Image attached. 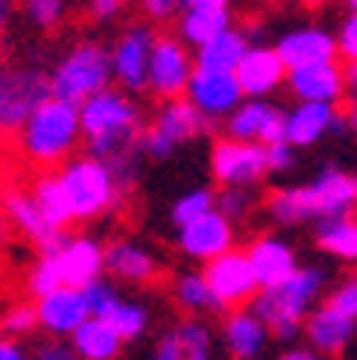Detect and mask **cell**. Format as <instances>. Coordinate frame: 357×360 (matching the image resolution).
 <instances>
[{
    "label": "cell",
    "mask_w": 357,
    "mask_h": 360,
    "mask_svg": "<svg viewBox=\"0 0 357 360\" xmlns=\"http://www.w3.org/2000/svg\"><path fill=\"white\" fill-rule=\"evenodd\" d=\"M79 111V132L86 139V158H96L104 161L118 182L129 189L132 182V172H136V139H139V104L122 93V89H104L96 93L89 100H82V104L75 108Z\"/></svg>",
    "instance_id": "1"
},
{
    "label": "cell",
    "mask_w": 357,
    "mask_h": 360,
    "mask_svg": "<svg viewBox=\"0 0 357 360\" xmlns=\"http://www.w3.org/2000/svg\"><path fill=\"white\" fill-rule=\"evenodd\" d=\"M329 285H332V275L325 264H296V271L282 278L279 285L258 289V296L250 300V314L268 328L272 339L293 342L303 321H308V314L329 292Z\"/></svg>",
    "instance_id": "2"
},
{
    "label": "cell",
    "mask_w": 357,
    "mask_h": 360,
    "mask_svg": "<svg viewBox=\"0 0 357 360\" xmlns=\"http://www.w3.org/2000/svg\"><path fill=\"white\" fill-rule=\"evenodd\" d=\"M79 111L61 100H43V104L18 125V146L36 165H65L79 150Z\"/></svg>",
    "instance_id": "3"
},
{
    "label": "cell",
    "mask_w": 357,
    "mask_h": 360,
    "mask_svg": "<svg viewBox=\"0 0 357 360\" xmlns=\"http://www.w3.org/2000/svg\"><path fill=\"white\" fill-rule=\"evenodd\" d=\"M46 86H50V96L61 100V104H72V108H79L82 100H89L96 93H104L111 86L108 46L96 39H79L46 72Z\"/></svg>",
    "instance_id": "4"
},
{
    "label": "cell",
    "mask_w": 357,
    "mask_h": 360,
    "mask_svg": "<svg viewBox=\"0 0 357 360\" xmlns=\"http://www.w3.org/2000/svg\"><path fill=\"white\" fill-rule=\"evenodd\" d=\"M54 175H58L61 193L68 200L72 221H93V218L111 214L118 207L122 193H125L118 175L104 161H96V158H72Z\"/></svg>",
    "instance_id": "5"
},
{
    "label": "cell",
    "mask_w": 357,
    "mask_h": 360,
    "mask_svg": "<svg viewBox=\"0 0 357 360\" xmlns=\"http://www.w3.org/2000/svg\"><path fill=\"white\" fill-rule=\"evenodd\" d=\"M357 328V282L343 278L336 285H329V292L322 296V303L308 314L303 321V335H308V349L318 356H339Z\"/></svg>",
    "instance_id": "6"
},
{
    "label": "cell",
    "mask_w": 357,
    "mask_h": 360,
    "mask_svg": "<svg viewBox=\"0 0 357 360\" xmlns=\"http://www.w3.org/2000/svg\"><path fill=\"white\" fill-rule=\"evenodd\" d=\"M211 129L208 118H200L186 100H161V108L154 115V122L139 129V139H136V150H143L150 161H168L175 153L193 143V139H203Z\"/></svg>",
    "instance_id": "7"
},
{
    "label": "cell",
    "mask_w": 357,
    "mask_h": 360,
    "mask_svg": "<svg viewBox=\"0 0 357 360\" xmlns=\"http://www.w3.org/2000/svg\"><path fill=\"white\" fill-rule=\"evenodd\" d=\"M43 100H50V86L39 65L0 68V129H18Z\"/></svg>",
    "instance_id": "8"
},
{
    "label": "cell",
    "mask_w": 357,
    "mask_h": 360,
    "mask_svg": "<svg viewBox=\"0 0 357 360\" xmlns=\"http://www.w3.org/2000/svg\"><path fill=\"white\" fill-rule=\"evenodd\" d=\"M203 285L211 292V303L215 311H239L246 307L253 296H258V282H253V271H250V261L243 250H229L215 261L203 264Z\"/></svg>",
    "instance_id": "9"
},
{
    "label": "cell",
    "mask_w": 357,
    "mask_h": 360,
    "mask_svg": "<svg viewBox=\"0 0 357 360\" xmlns=\"http://www.w3.org/2000/svg\"><path fill=\"white\" fill-rule=\"evenodd\" d=\"M265 175H268L265 146L239 143L229 136H222L211 146V179L222 189H258Z\"/></svg>",
    "instance_id": "10"
},
{
    "label": "cell",
    "mask_w": 357,
    "mask_h": 360,
    "mask_svg": "<svg viewBox=\"0 0 357 360\" xmlns=\"http://www.w3.org/2000/svg\"><path fill=\"white\" fill-rule=\"evenodd\" d=\"M193 50L182 46L175 36H154L150 46V61H146V86L161 100H179L186 93V82L193 75Z\"/></svg>",
    "instance_id": "11"
},
{
    "label": "cell",
    "mask_w": 357,
    "mask_h": 360,
    "mask_svg": "<svg viewBox=\"0 0 357 360\" xmlns=\"http://www.w3.org/2000/svg\"><path fill=\"white\" fill-rule=\"evenodd\" d=\"M154 29L150 25H129L115 36L108 46V61H111V82L122 93H143L146 86V61H150V46H154Z\"/></svg>",
    "instance_id": "12"
},
{
    "label": "cell",
    "mask_w": 357,
    "mask_h": 360,
    "mask_svg": "<svg viewBox=\"0 0 357 360\" xmlns=\"http://www.w3.org/2000/svg\"><path fill=\"white\" fill-rule=\"evenodd\" d=\"M50 253V261H54L58 275H61V285H72V289H82L89 285L93 278L104 275V243L96 236H68L61 232L58 243L43 250Z\"/></svg>",
    "instance_id": "13"
},
{
    "label": "cell",
    "mask_w": 357,
    "mask_h": 360,
    "mask_svg": "<svg viewBox=\"0 0 357 360\" xmlns=\"http://www.w3.org/2000/svg\"><path fill=\"white\" fill-rule=\"evenodd\" d=\"M175 246H179L182 257H189V261L208 264L215 257L236 250V225L229 218H222L218 211H208V214L193 218L189 225L175 229Z\"/></svg>",
    "instance_id": "14"
},
{
    "label": "cell",
    "mask_w": 357,
    "mask_h": 360,
    "mask_svg": "<svg viewBox=\"0 0 357 360\" xmlns=\"http://www.w3.org/2000/svg\"><path fill=\"white\" fill-rule=\"evenodd\" d=\"M182 100L208 122H225L236 108H239V86L229 72H203V68H193L189 82H186V93Z\"/></svg>",
    "instance_id": "15"
},
{
    "label": "cell",
    "mask_w": 357,
    "mask_h": 360,
    "mask_svg": "<svg viewBox=\"0 0 357 360\" xmlns=\"http://www.w3.org/2000/svg\"><path fill=\"white\" fill-rule=\"evenodd\" d=\"M311 203L315 221L325 218H353V203H357V179L339 168V165H325L315 172V179L303 186Z\"/></svg>",
    "instance_id": "16"
},
{
    "label": "cell",
    "mask_w": 357,
    "mask_h": 360,
    "mask_svg": "<svg viewBox=\"0 0 357 360\" xmlns=\"http://www.w3.org/2000/svg\"><path fill=\"white\" fill-rule=\"evenodd\" d=\"M343 129H350V115L329 104H293L289 111H282V139L293 150L318 146L325 136Z\"/></svg>",
    "instance_id": "17"
},
{
    "label": "cell",
    "mask_w": 357,
    "mask_h": 360,
    "mask_svg": "<svg viewBox=\"0 0 357 360\" xmlns=\"http://www.w3.org/2000/svg\"><path fill=\"white\" fill-rule=\"evenodd\" d=\"M104 271H111V278L125 285H150L161 275V257L143 239L122 236L104 246Z\"/></svg>",
    "instance_id": "18"
},
{
    "label": "cell",
    "mask_w": 357,
    "mask_h": 360,
    "mask_svg": "<svg viewBox=\"0 0 357 360\" xmlns=\"http://www.w3.org/2000/svg\"><path fill=\"white\" fill-rule=\"evenodd\" d=\"M225 136L253 146H272L282 139V108L272 100H239V108L225 118Z\"/></svg>",
    "instance_id": "19"
},
{
    "label": "cell",
    "mask_w": 357,
    "mask_h": 360,
    "mask_svg": "<svg viewBox=\"0 0 357 360\" xmlns=\"http://www.w3.org/2000/svg\"><path fill=\"white\" fill-rule=\"evenodd\" d=\"M275 54L282 61L286 72H296V68H308V65H325V61H336V43H332V32L322 29V25H293L286 29L279 39H275Z\"/></svg>",
    "instance_id": "20"
},
{
    "label": "cell",
    "mask_w": 357,
    "mask_h": 360,
    "mask_svg": "<svg viewBox=\"0 0 357 360\" xmlns=\"http://www.w3.org/2000/svg\"><path fill=\"white\" fill-rule=\"evenodd\" d=\"M232 79H236L243 100H268L272 93H279L286 86V68H282V61L272 46L250 43V50L243 54Z\"/></svg>",
    "instance_id": "21"
},
{
    "label": "cell",
    "mask_w": 357,
    "mask_h": 360,
    "mask_svg": "<svg viewBox=\"0 0 357 360\" xmlns=\"http://www.w3.org/2000/svg\"><path fill=\"white\" fill-rule=\"evenodd\" d=\"M286 86L296 96V104H329V108H339V100L346 96V72L336 61L308 65V68L286 72Z\"/></svg>",
    "instance_id": "22"
},
{
    "label": "cell",
    "mask_w": 357,
    "mask_h": 360,
    "mask_svg": "<svg viewBox=\"0 0 357 360\" xmlns=\"http://www.w3.org/2000/svg\"><path fill=\"white\" fill-rule=\"evenodd\" d=\"M246 253V261H250V271H253V282H258V289H268V285H279L282 278H289L296 271V250L286 236H258L250 243Z\"/></svg>",
    "instance_id": "23"
},
{
    "label": "cell",
    "mask_w": 357,
    "mask_h": 360,
    "mask_svg": "<svg viewBox=\"0 0 357 360\" xmlns=\"http://www.w3.org/2000/svg\"><path fill=\"white\" fill-rule=\"evenodd\" d=\"M36 311V328H46L54 335V342L61 335H72L89 314H86V303H82V292L72 289V285H61L54 292H46L32 303Z\"/></svg>",
    "instance_id": "24"
},
{
    "label": "cell",
    "mask_w": 357,
    "mask_h": 360,
    "mask_svg": "<svg viewBox=\"0 0 357 360\" xmlns=\"http://www.w3.org/2000/svg\"><path fill=\"white\" fill-rule=\"evenodd\" d=\"M222 342L236 360H261L272 335L268 328L250 314V307H239V311H229L222 321Z\"/></svg>",
    "instance_id": "25"
},
{
    "label": "cell",
    "mask_w": 357,
    "mask_h": 360,
    "mask_svg": "<svg viewBox=\"0 0 357 360\" xmlns=\"http://www.w3.org/2000/svg\"><path fill=\"white\" fill-rule=\"evenodd\" d=\"M122 335L104 321V318H86L72 335H68V349L79 360H118L122 353Z\"/></svg>",
    "instance_id": "26"
},
{
    "label": "cell",
    "mask_w": 357,
    "mask_h": 360,
    "mask_svg": "<svg viewBox=\"0 0 357 360\" xmlns=\"http://www.w3.org/2000/svg\"><path fill=\"white\" fill-rule=\"evenodd\" d=\"M250 50V32H243V29H225L222 36H215L211 43H203V46H196V54H193V65L196 68H203V72H236L239 68V61H243V54Z\"/></svg>",
    "instance_id": "27"
},
{
    "label": "cell",
    "mask_w": 357,
    "mask_h": 360,
    "mask_svg": "<svg viewBox=\"0 0 357 360\" xmlns=\"http://www.w3.org/2000/svg\"><path fill=\"white\" fill-rule=\"evenodd\" d=\"M4 211H8L11 225H15L18 232H25L32 243H39L43 250H50V246L58 243L61 232H54V229L43 221V214H39V207H36V200H32L25 189H8V193H4Z\"/></svg>",
    "instance_id": "28"
},
{
    "label": "cell",
    "mask_w": 357,
    "mask_h": 360,
    "mask_svg": "<svg viewBox=\"0 0 357 360\" xmlns=\"http://www.w3.org/2000/svg\"><path fill=\"white\" fill-rule=\"evenodd\" d=\"M179 43L196 50L203 43H211L225 29H232V11L229 8H203V11H179Z\"/></svg>",
    "instance_id": "29"
},
{
    "label": "cell",
    "mask_w": 357,
    "mask_h": 360,
    "mask_svg": "<svg viewBox=\"0 0 357 360\" xmlns=\"http://www.w3.org/2000/svg\"><path fill=\"white\" fill-rule=\"evenodd\" d=\"M29 196L36 200V207H39L43 221H46L50 229H54V232H65V229L72 225V214H68V200H65V193H61V182H58V175H54V172L39 175V179H36V186L29 189Z\"/></svg>",
    "instance_id": "30"
},
{
    "label": "cell",
    "mask_w": 357,
    "mask_h": 360,
    "mask_svg": "<svg viewBox=\"0 0 357 360\" xmlns=\"http://www.w3.org/2000/svg\"><path fill=\"white\" fill-rule=\"evenodd\" d=\"M315 243H318L322 253L350 264L357 257V221L353 218H325L315 229Z\"/></svg>",
    "instance_id": "31"
},
{
    "label": "cell",
    "mask_w": 357,
    "mask_h": 360,
    "mask_svg": "<svg viewBox=\"0 0 357 360\" xmlns=\"http://www.w3.org/2000/svg\"><path fill=\"white\" fill-rule=\"evenodd\" d=\"M268 214L275 225L282 229H296V225H308L315 221L311 214V203H308V193H303V186H286V189H275L268 196Z\"/></svg>",
    "instance_id": "32"
},
{
    "label": "cell",
    "mask_w": 357,
    "mask_h": 360,
    "mask_svg": "<svg viewBox=\"0 0 357 360\" xmlns=\"http://www.w3.org/2000/svg\"><path fill=\"white\" fill-rule=\"evenodd\" d=\"M172 300L182 307L189 318H200V314L215 311L211 292H208V285H203V275L200 271H179L175 282H172Z\"/></svg>",
    "instance_id": "33"
},
{
    "label": "cell",
    "mask_w": 357,
    "mask_h": 360,
    "mask_svg": "<svg viewBox=\"0 0 357 360\" xmlns=\"http://www.w3.org/2000/svg\"><path fill=\"white\" fill-rule=\"evenodd\" d=\"M118 335H122V342H129V339H139L146 328H150V307L143 303V300H118L115 307H111V314L104 318Z\"/></svg>",
    "instance_id": "34"
},
{
    "label": "cell",
    "mask_w": 357,
    "mask_h": 360,
    "mask_svg": "<svg viewBox=\"0 0 357 360\" xmlns=\"http://www.w3.org/2000/svg\"><path fill=\"white\" fill-rule=\"evenodd\" d=\"M208 211H215V189H208V186H193V189H186L182 196H175V203H172V225L179 229V225H189L193 218H200V214H208Z\"/></svg>",
    "instance_id": "35"
},
{
    "label": "cell",
    "mask_w": 357,
    "mask_h": 360,
    "mask_svg": "<svg viewBox=\"0 0 357 360\" xmlns=\"http://www.w3.org/2000/svg\"><path fill=\"white\" fill-rule=\"evenodd\" d=\"M22 15L32 29L39 32H50V29H58L68 15V0H22Z\"/></svg>",
    "instance_id": "36"
},
{
    "label": "cell",
    "mask_w": 357,
    "mask_h": 360,
    "mask_svg": "<svg viewBox=\"0 0 357 360\" xmlns=\"http://www.w3.org/2000/svg\"><path fill=\"white\" fill-rule=\"evenodd\" d=\"M253 207H258V189H218L215 193V211L229 218L232 225L250 218Z\"/></svg>",
    "instance_id": "37"
},
{
    "label": "cell",
    "mask_w": 357,
    "mask_h": 360,
    "mask_svg": "<svg viewBox=\"0 0 357 360\" xmlns=\"http://www.w3.org/2000/svg\"><path fill=\"white\" fill-rule=\"evenodd\" d=\"M79 292H82V303H86V314H89V318H108L111 307L122 300V292H118L115 282H108V278H93V282L82 285Z\"/></svg>",
    "instance_id": "38"
},
{
    "label": "cell",
    "mask_w": 357,
    "mask_h": 360,
    "mask_svg": "<svg viewBox=\"0 0 357 360\" xmlns=\"http://www.w3.org/2000/svg\"><path fill=\"white\" fill-rule=\"evenodd\" d=\"M32 332H36V311H32V303H15V307H8V311L0 314V335H4V339L22 342Z\"/></svg>",
    "instance_id": "39"
},
{
    "label": "cell",
    "mask_w": 357,
    "mask_h": 360,
    "mask_svg": "<svg viewBox=\"0 0 357 360\" xmlns=\"http://www.w3.org/2000/svg\"><path fill=\"white\" fill-rule=\"evenodd\" d=\"M25 285H29V292H32L36 300H39V296H46V292H54V289H61V275H58L54 261H50V253H43L39 261L29 268Z\"/></svg>",
    "instance_id": "40"
},
{
    "label": "cell",
    "mask_w": 357,
    "mask_h": 360,
    "mask_svg": "<svg viewBox=\"0 0 357 360\" xmlns=\"http://www.w3.org/2000/svg\"><path fill=\"white\" fill-rule=\"evenodd\" d=\"M332 43H336V58L343 54V61L346 65H353V58H357V15H343V22H339V29L332 32Z\"/></svg>",
    "instance_id": "41"
},
{
    "label": "cell",
    "mask_w": 357,
    "mask_h": 360,
    "mask_svg": "<svg viewBox=\"0 0 357 360\" xmlns=\"http://www.w3.org/2000/svg\"><path fill=\"white\" fill-rule=\"evenodd\" d=\"M293 161H296V150H293L286 139L265 146V165H268V172H289Z\"/></svg>",
    "instance_id": "42"
},
{
    "label": "cell",
    "mask_w": 357,
    "mask_h": 360,
    "mask_svg": "<svg viewBox=\"0 0 357 360\" xmlns=\"http://www.w3.org/2000/svg\"><path fill=\"white\" fill-rule=\"evenodd\" d=\"M139 11L150 22H172L182 11V0H139Z\"/></svg>",
    "instance_id": "43"
},
{
    "label": "cell",
    "mask_w": 357,
    "mask_h": 360,
    "mask_svg": "<svg viewBox=\"0 0 357 360\" xmlns=\"http://www.w3.org/2000/svg\"><path fill=\"white\" fill-rule=\"evenodd\" d=\"M129 8V0H86V11L93 22H115Z\"/></svg>",
    "instance_id": "44"
},
{
    "label": "cell",
    "mask_w": 357,
    "mask_h": 360,
    "mask_svg": "<svg viewBox=\"0 0 357 360\" xmlns=\"http://www.w3.org/2000/svg\"><path fill=\"white\" fill-rule=\"evenodd\" d=\"M32 360H79V356L68 349V342H43Z\"/></svg>",
    "instance_id": "45"
},
{
    "label": "cell",
    "mask_w": 357,
    "mask_h": 360,
    "mask_svg": "<svg viewBox=\"0 0 357 360\" xmlns=\"http://www.w3.org/2000/svg\"><path fill=\"white\" fill-rule=\"evenodd\" d=\"M150 360H182V349L175 346V339L172 335H165L158 346H154V353H150Z\"/></svg>",
    "instance_id": "46"
},
{
    "label": "cell",
    "mask_w": 357,
    "mask_h": 360,
    "mask_svg": "<svg viewBox=\"0 0 357 360\" xmlns=\"http://www.w3.org/2000/svg\"><path fill=\"white\" fill-rule=\"evenodd\" d=\"M0 360H32V356L25 353V346H22V342L0 335Z\"/></svg>",
    "instance_id": "47"
},
{
    "label": "cell",
    "mask_w": 357,
    "mask_h": 360,
    "mask_svg": "<svg viewBox=\"0 0 357 360\" xmlns=\"http://www.w3.org/2000/svg\"><path fill=\"white\" fill-rule=\"evenodd\" d=\"M275 360H322L318 353H311L308 346H289V349H282Z\"/></svg>",
    "instance_id": "48"
},
{
    "label": "cell",
    "mask_w": 357,
    "mask_h": 360,
    "mask_svg": "<svg viewBox=\"0 0 357 360\" xmlns=\"http://www.w3.org/2000/svg\"><path fill=\"white\" fill-rule=\"evenodd\" d=\"M232 0H182V11H203V8H229Z\"/></svg>",
    "instance_id": "49"
},
{
    "label": "cell",
    "mask_w": 357,
    "mask_h": 360,
    "mask_svg": "<svg viewBox=\"0 0 357 360\" xmlns=\"http://www.w3.org/2000/svg\"><path fill=\"white\" fill-rule=\"evenodd\" d=\"M11 15H15V0H0V39L8 36V25H11Z\"/></svg>",
    "instance_id": "50"
},
{
    "label": "cell",
    "mask_w": 357,
    "mask_h": 360,
    "mask_svg": "<svg viewBox=\"0 0 357 360\" xmlns=\"http://www.w3.org/2000/svg\"><path fill=\"white\" fill-rule=\"evenodd\" d=\"M182 360H218L215 349H196V353H182Z\"/></svg>",
    "instance_id": "51"
},
{
    "label": "cell",
    "mask_w": 357,
    "mask_h": 360,
    "mask_svg": "<svg viewBox=\"0 0 357 360\" xmlns=\"http://www.w3.org/2000/svg\"><path fill=\"white\" fill-rule=\"evenodd\" d=\"M311 4H325V0H311Z\"/></svg>",
    "instance_id": "52"
}]
</instances>
